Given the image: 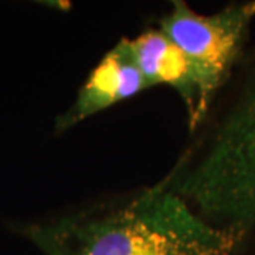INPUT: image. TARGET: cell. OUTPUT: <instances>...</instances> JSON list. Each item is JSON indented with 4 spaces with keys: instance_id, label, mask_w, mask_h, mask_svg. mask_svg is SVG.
Here are the masks:
<instances>
[{
    "instance_id": "obj_3",
    "label": "cell",
    "mask_w": 255,
    "mask_h": 255,
    "mask_svg": "<svg viewBox=\"0 0 255 255\" xmlns=\"http://www.w3.org/2000/svg\"><path fill=\"white\" fill-rule=\"evenodd\" d=\"M254 24L255 0L231 3L213 14H200L186 1L173 0L155 27L190 60L213 110L246 54Z\"/></svg>"
},
{
    "instance_id": "obj_2",
    "label": "cell",
    "mask_w": 255,
    "mask_h": 255,
    "mask_svg": "<svg viewBox=\"0 0 255 255\" xmlns=\"http://www.w3.org/2000/svg\"><path fill=\"white\" fill-rule=\"evenodd\" d=\"M163 183L255 255V40Z\"/></svg>"
},
{
    "instance_id": "obj_4",
    "label": "cell",
    "mask_w": 255,
    "mask_h": 255,
    "mask_svg": "<svg viewBox=\"0 0 255 255\" xmlns=\"http://www.w3.org/2000/svg\"><path fill=\"white\" fill-rule=\"evenodd\" d=\"M153 88L137 67L130 40L121 38L82 82L73 104L55 118L54 130L64 133L122 101Z\"/></svg>"
},
{
    "instance_id": "obj_1",
    "label": "cell",
    "mask_w": 255,
    "mask_h": 255,
    "mask_svg": "<svg viewBox=\"0 0 255 255\" xmlns=\"http://www.w3.org/2000/svg\"><path fill=\"white\" fill-rule=\"evenodd\" d=\"M44 255H238L240 240L197 214L163 180L122 199L23 224Z\"/></svg>"
},
{
    "instance_id": "obj_5",
    "label": "cell",
    "mask_w": 255,
    "mask_h": 255,
    "mask_svg": "<svg viewBox=\"0 0 255 255\" xmlns=\"http://www.w3.org/2000/svg\"><path fill=\"white\" fill-rule=\"evenodd\" d=\"M129 40L137 67L150 85L170 87L182 100L187 127L194 133L207 119L211 107L190 60L157 27L145 28Z\"/></svg>"
}]
</instances>
